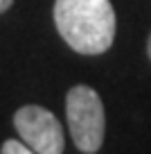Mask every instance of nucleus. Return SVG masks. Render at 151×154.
<instances>
[{"mask_svg": "<svg viewBox=\"0 0 151 154\" xmlns=\"http://www.w3.org/2000/svg\"><path fill=\"white\" fill-rule=\"evenodd\" d=\"M147 54H149V61H151V34H149V41H147Z\"/></svg>", "mask_w": 151, "mask_h": 154, "instance_id": "obj_6", "label": "nucleus"}, {"mask_svg": "<svg viewBox=\"0 0 151 154\" xmlns=\"http://www.w3.org/2000/svg\"><path fill=\"white\" fill-rule=\"evenodd\" d=\"M66 118L77 149L93 154L102 147L106 131V113L97 91L86 84H77L66 95Z\"/></svg>", "mask_w": 151, "mask_h": 154, "instance_id": "obj_2", "label": "nucleus"}, {"mask_svg": "<svg viewBox=\"0 0 151 154\" xmlns=\"http://www.w3.org/2000/svg\"><path fill=\"white\" fill-rule=\"evenodd\" d=\"M54 25L79 54H102L115 41L111 0H54Z\"/></svg>", "mask_w": 151, "mask_h": 154, "instance_id": "obj_1", "label": "nucleus"}, {"mask_svg": "<svg viewBox=\"0 0 151 154\" xmlns=\"http://www.w3.org/2000/svg\"><path fill=\"white\" fill-rule=\"evenodd\" d=\"M0 152H2V154H32V147H29L23 138H20V140L9 138V140H5V143H2Z\"/></svg>", "mask_w": 151, "mask_h": 154, "instance_id": "obj_4", "label": "nucleus"}, {"mask_svg": "<svg viewBox=\"0 0 151 154\" xmlns=\"http://www.w3.org/2000/svg\"><path fill=\"white\" fill-rule=\"evenodd\" d=\"M14 127L36 154H61L63 131L57 116L38 104L20 106L14 113Z\"/></svg>", "mask_w": 151, "mask_h": 154, "instance_id": "obj_3", "label": "nucleus"}, {"mask_svg": "<svg viewBox=\"0 0 151 154\" xmlns=\"http://www.w3.org/2000/svg\"><path fill=\"white\" fill-rule=\"evenodd\" d=\"M11 2H14V0H0V14H5V11L11 7Z\"/></svg>", "mask_w": 151, "mask_h": 154, "instance_id": "obj_5", "label": "nucleus"}]
</instances>
